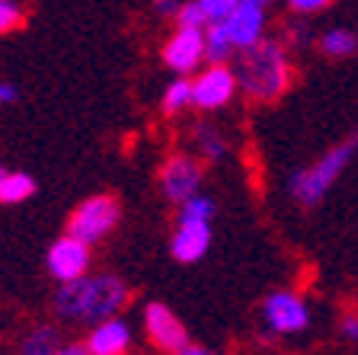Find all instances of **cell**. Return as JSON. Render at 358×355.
<instances>
[{
	"mask_svg": "<svg viewBox=\"0 0 358 355\" xmlns=\"http://www.w3.org/2000/svg\"><path fill=\"white\" fill-rule=\"evenodd\" d=\"M355 154H358V132L349 134L345 141H339V144H333V148L317 163H310L307 170H298V176L291 179V195H294V202L304 208L320 205L323 195H327L336 179L345 173V167L352 163Z\"/></svg>",
	"mask_w": 358,
	"mask_h": 355,
	"instance_id": "cell-3",
	"label": "cell"
},
{
	"mask_svg": "<svg viewBox=\"0 0 358 355\" xmlns=\"http://www.w3.org/2000/svg\"><path fill=\"white\" fill-rule=\"evenodd\" d=\"M90 263H93L90 244H83V240H77L71 234L58 237L48 246V256H45V266H48V272H52V279L58 285H67V281H77L83 275H90Z\"/></svg>",
	"mask_w": 358,
	"mask_h": 355,
	"instance_id": "cell-7",
	"label": "cell"
},
{
	"mask_svg": "<svg viewBox=\"0 0 358 355\" xmlns=\"http://www.w3.org/2000/svg\"><path fill=\"white\" fill-rule=\"evenodd\" d=\"M339 326H343V336H345V340L358 342V314H345Z\"/></svg>",
	"mask_w": 358,
	"mask_h": 355,
	"instance_id": "cell-26",
	"label": "cell"
},
{
	"mask_svg": "<svg viewBox=\"0 0 358 355\" xmlns=\"http://www.w3.org/2000/svg\"><path fill=\"white\" fill-rule=\"evenodd\" d=\"M83 346H87L90 355H128V349H131V326L122 317H109L90 330Z\"/></svg>",
	"mask_w": 358,
	"mask_h": 355,
	"instance_id": "cell-11",
	"label": "cell"
},
{
	"mask_svg": "<svg viewBox=\"0 0 358 355\" xmlns=\"http://www.w3.org/2000/svg\"><path fill=\"white\" fill-rule=\"evenodd\" d=\"M119 221H122V205L115 195H90L87 202H80V205L71 211V218H67V234L93 246L119 228Z\"/></svg>",
	"mask_w": 358,
	"mask_h": 355,
	"instance_id": "cell-4",
	"label": "cell"
},
{
	"mask_svg": "<svg viewBox=\"0 0 358 355\" xmlns=\"http://www.w3.org/2000/svg\"><path fill=\"white\" fill-rule=\"evenodd\" d=\"M285 42H288V48H307V45L313 42V32L307 22H294L288 32H285Z\"/></svg>",
	"mask_w": 358,
	"mask_h": 355,
	"instance_id": "cell-24",
	"label": "cell"
},
{
	"mask_svg": "<svg viewBox=\"0 0 358 355\" xmlns=\"http://www.w3.org/2000/svg\"><path fill=\"white\" fill-rule=\"evenodd\" d=\"M205 58V32L201 29H176L164 42V61L176 74H192Z\"/></svg>",
	"mask_w": 358,
	"mask_h": 355,
	"instance_id": "cell-10",
	"label": "cell"
},
{
	"mask_svg": "<svg viewBox=\"0 0 358 355\" xmlns=\"http://www.w3.org/2000/svg\"><path fill=\"white\" fill-rule=\"evenodd\" d=\"M234 52H237V48H234L231 36L224 29V22H211L208 29H205V58H208L211 64H227Z\"/></svg>",
	"mask_w": 358,
	"mask_h": 355,
	"instance_id": "cell-17",
	"label": "cell"
},
{
	"mask_svg": "<svg viewBox=\"0 0 358 355\" xmlns=\"http://www.w3.org/2000/svg\"><path fill=\"white\" fill-rule=\"evenodd\" d=\"M288 45L275 39H259L250 48H240L237 55V90L250 103H275L294 83V64H291Z\"/></svg>",
	"mask_w": 358,
	"mask_h": 355,
	"instance_id": "cell-2",
	"label": "cell"
},
{
	"mask_svg": "<svg viewBox=\"0 0 358 355\" xmlns=\"http://www.w3.org/2000/svg\"><path fill=\"white\" fill-rule=\"evenodd\" d=\"M3 173H7V170H3V167H0V179H3Z\"/></svg>",
	"mask_w": 358,
	"mask_h": 355,
	"instance_id": "cell-32",
	"label": "cell"
},
{
	"mask_svg": "<svg viewBox=\"0 0 358 355\" xmlns=\"http://www.w3.org/2000/svg\"><path fill=\"white\" fill-rule=\"evenodd\" d=\"M164 112L166 116H179V112L186 109V106H192V81H173L170 87L164 90Z\"/></svg>",
	"mask_w": 358,
	"mask_h": 355,
	"instance_id": "cell-19",
	"label": "cell"
},
{
	"mask_svg": "<svg viewBox=\"0 0 358 355\" xmlns=\"http://www.w3.org/2000/svg\"><path fill=\"white\" fill-rule=\"evenodd\" d=\"M179 355H217V352H211V349H205V346H192V342H189V346L182 349Z\"/></svg>",
	"mask_w": 358,
	"mask_h": 355,
	"instance_id": "cell-30",
	"label": "cell"
},
{
	"mask_svg": "<svg viewBox=\"0 0 358 355\" xmlns=\"http://www.w3.org/2000/svg\"><path fill=\"white\" fill-rule=\"evenodd\" d=\"M211 246V224L192 221V224H176L170 240V250L176 263H199Z\"/></svg>",
	"mask_w": 358,
	"mask_h": 355,
	"instance_id": "cell-13",
	"label": "cell"
},
{
	"mask_svg": "<svg viewBox=\"0 0 358 355\" xmlns=\"http://www.w3.org/2000/svg\"><path fill=\"white\" fill-rule=\"evenodd\" d=\"M333 0H288V7L294 10V13L301 16H310V13H320V10H327Z\"/></svg>",
	"mask_w": 358,
	"mask_h": 355,
	"instance_id": "cell-25",
	"label": "cell"
},
{
	"mask_svg": "<svg viewBox=\"0 0 358 355\" xmlns=\"http://www.w3.org/2000/svg\"><path fill=\"white\" fill-rule=\"evenodd\" d=\"M55 355H90V352H87V346H80V342H64Z\"/></svg>",
	"mask_w": 358,
	"mask_h": 355,
	"instance_id": "cell-28",
	"label": "cell"
},
{
	"mask_svg": "<svg viewBox=\"0 0 358 355\" xmlns=\"http://www.w3.org/2000/svg\"><path fill=\"white\" fill-rule=\"evenodd\" d=\"M262 326L268 336H298L310 326V307L298 291H272L262 301Z\"/></svg>",
	"mask_w": 358,
	"mask_h": 355,
	"instance_id": "cell-5",
	"label": "cell"
},
{
	"mask_svg": "<svg viewBox=\"0 0 358 355\" xmlns=\"http://www.w3.org/2000/svg\"><path fill=\"white\" fill-rule=\"evenodd\" d=\"M179 7H182L179 0H154V10H157L160 16H176Z\"/></svg>",
	"mask_w": 358,
	"mask_h": 355,
	"instance_id": "cell-27",
	"label": "cell"
},
{
	"mask_svg": "<svg viewBox=\"0 0 358 355\" xmlns=\"http://www.w3.org/2000/svg\"><path fill=\"white\" fill-rule=\"evenodd\" d=\"M0 103H16V87L13 83H0Z\"/></svg>",
	"mask_w": 358,
	"mask_h": 355,
	"instance_id": "cell-29",
	"label": "cell"
},
{
	"mask_svg": "<svg viewBox=\"0 0 358 355\" xmlns=\"http://www.w3.org/2000/svg\"><path fill=\"white\" fill-rule=\"evenodd\" d=\"M234 93H237V74L227 64L205 67V74H199L192 81V106L201 112L227 106L234 99Z\"/></svg>",
	"mask_w": 358,
	"mask_h": 355,
	"instance_id": "cell-9",
	"label": "cell"
},
{
	"mask_svg": "<svg viewBox=\"0 0 358 355\" xmlns=\"http://www.w3.org/2000/svg\"><path fill=\"white\" fill-rule=\"evenodd\" d=\"M32 193H36V179L29 173L16 170V173H3V179H0V205H20Z\"/></svg>",
	"mask_w": 358,
	"mask_h": 355,
	"instance_id": "cell-16",
	"label": "cell"
},
{
	"mask_svg": "<svg viewBox=\"0 0 358 355\" xmlns=\"http://www.w3.org/2000/svg\"><path fill=\"white\" fill-rule=\"evenodd\" d=\"M211 215H215V199H208V195H201V193L179 205V224H192V221L211 224Z\"/></svg>",
	"mask_w": 358,
	"mask_h": 355,
	"instance_id": "cell-20",
	"label": "cell"
},
{
	"mask_svg": "<svg viewBox=\"0 0 358 355\" xmlns=\"http://www.w3.org/2000/svg\"><path fill=\"white\" fill-rule=\"evenodd\" d=\"M144 336L150 340V346L160 349L166 355H179L189 346V330L186 323L176 317V314L166 307L164 301H150L144 304Z\"/></svg>",
	"mask_w": 358,
	"mask_h": 355,
	"instance_id": "cell-6",
	"label": "cell"
},
{
	"mask_svg": "<svg viewBox=\"0 0 358 355\" xmlns=\"http://www.w3.org/2000/svg\"><path fill=\"white\" fill-rule=\"evenodd\" d=\"M192 134H195V148L201 151L205 160H221L227 154V141L221 138V132L215 125H195Z\"/></svg>",
	"mask_w": 358,
	"mask_h": 355,
	"instance_id": "cell-18",
	"label": "cell"
},
{
	"mask_svg": "<svg viewBox=\"0 0 358 355\" xmlns=\"http://www.w3.org/2000/svg\"><path fill=\"white\" fill-rule=\"evenodd\" d=\"M201 163L195 160L192 154H173L164 160L160 167V193L173 202V205H182L189 202L192 195H199V186H201Z\"/></svg>",
	"mask_w": 358,
	"mask_h": 355,
	"instance_id": "cell-8",
	"label": "cell"
},
{
	"mask_svg": "<svg viewBox=\"0 0 358 355\" xmlns=\"http://www.w3.org/2000/svg\"><path fill=\"white\" fill-rule=\"evenodd\" d=\"M224 29L231 36L234 48H250L262 39V29H266V10L262 7H253V4H237L227 20H224Z\"/></svg>",
	"mask_w": 358,
	"mask_h": 355,
	"instance_id": "cell-12",
	"label": "cell"
},
{
	"mask_svg": "<svg viewBox=\"0 0 358 355\" xmlns=\"http://www.w3.org/2000/svg\"><path fill=\"white\" fill-rule=\"evenodd\" d=\"M61 346H64V342H61L58 326H52V323H38V326H32L29 333L22 336V342H20V355H55Z\"/></svg>",
	"mask_w": 358,
	"mask_h": 355,
	"instance_id": "cell-14",
	"label": "cell"
},
{
	"mask_svg": "<svg viewBox=\"0 0 358 355\" xmlns=\"http://www.w3.org/2000/svg\"><path fill=\"white\" fill-rule=\"evenodd\" d=\"M240 4H253V7H262V10H266L272 0H240Z\"/></svg>",
	"mask_w": 358,
	"mask_h": 355,
	"instance_id": "cell-31",
	"label": "cell"
},
{
	"mask_svg": "<svg viewBox=\"0 0 358 355\" xmlns=\"http://www.w3.org/2000/svg\"><path fill=\"white\" fill-rule=\"evenodd\" d=\"M26 26V13L16 7L13 0H0V36H7L13 29H22Z\"/></svg>",
	"mask_w": 358,
	"mask_h": 355,
	"instance_id": "cell-22",
	"label": "cell"
},
{
	"mask_svg": "<svg viewBox=\"0 0 358 355\" xmlns=\"http://www.w3.org/2000/svg\"><path fill=\"white\" fill-rule=\"evenodd\" d=\"M173 20H176V29H205V26H208V16H205V10H201L195 0L192 4H182Z\"/></svg>",
	"mask_w": 358,
	"mask_h": 355,
	"instance_id": "cell-21",
	"label": "cell"
},
{
	"mask_svg": "<svg viewBox=\"0 0 358 355\" xmlns=\"http://www.w3.org/2000/svg\"><path fill=\"white\" fill-rule=\"evenodd\" d=\"M317 48L323 58H349L358 52V36L349 29H329L317 39Z\"/></svg>",
	"mask_w": 358,
	"mask_h": 355,
	"instance_id": "cell-15",
	"label": "cell"
},
{
	"mask_svg": "<svg viewBox=\"0 0 358 355\" xmlns=\"http://www.w3.org/2000/svg\"><path fill=\"white\" fill-rule=\"evenodd\" d=\"M201 10H205V16H208V26L211 22H224L227 16L237 10L240 0H195Z\"/></svg>",
	"mask_w": 358,
	"mask_h": 355,
	"instance_id": "cell-23",
	"label": "cell"
},
{
	"mask_svg": "<svg viewBox=\"0 0 358 355\" xmlns=\"http://www.w3.org/2000/svg\"><path fill=\"white\" fill-rule=\"evenodd\" d=\"M131 288L128 281L119 279L115 272H99V275H83L77 281L58 285L52 298L55 317L64 323H90L96 326L109 317H119V311L128 304Z\"/></svg>",
	"mask_w": 358,
	"mask_h": 355,
	"instance_id": "cell-1",
	"label": "cell"
}]
</instances>
